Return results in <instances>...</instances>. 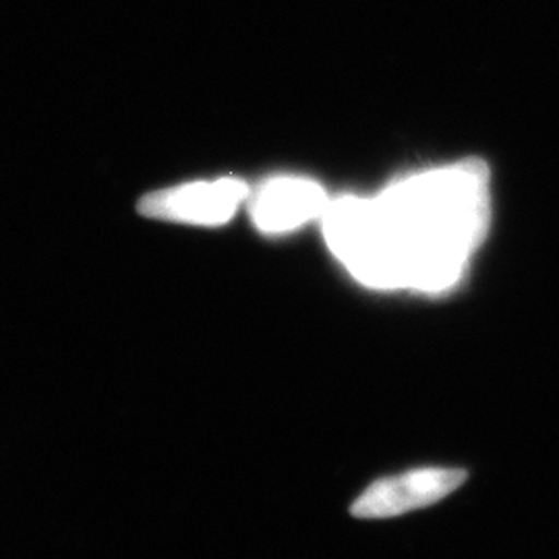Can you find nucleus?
I'll use <instances>...</instances> for the list:
<instances>
[{
  "instance_id": "obj_1",
  "label": "nucleus",
  "mask_w": 559,
  "mask_h": 559,
  "mask_svg": "<svg viewBox=\"0 0 559 559\" xmlns=\"http://www.w3.org/2000/svg\"><path fill=\"white\" fill-rule=\"evenodd\" d=\"M323 237L360 284L443 293L459 284L489 226V168L464 160L330 201Z\"/></svg>"
},
{
  "instance_id": "obj_2",
  "label": "nucleus",
  "mask_w": 559,
  "mask_h": 559,
  "mask_svg": "<svg viewBox=\"0 0 559 559\" xmlns=\"http://www.w3.org/2000/svg\"><path fill=\"white\" fill-rule=\"evenodd\" d=\"M466 480V471L425 466L369 485L353 503V516L362 520L396 519L429 508L452 496Z\"/></svg>"
},
{
  "instance_id": "obj_3",
  "label": "nucleus",
  "mask_w": 559,
  "mask_h": 559,
  "mask_svg": "<svg viewBox=\"0 0 559 559\" xmlns=\"http://www.w3.org/2000/svg\"><path fill=\"white\" fill-rule=\"evenodd\" d=\"M251 191L239 179L200 180L150 193L140 201V214L156 221L218 226L233 221Z\"/></svg>"
},
{
  "instance_id": "obj_4",
  "label": "nucleus",
  "mask_w": 559,
  "mask_h": 559,
  "mask_svg": "<svg viewBox=\"0 0 559 559\" xmlns=\"http://www.w3.org/2000/svg\"><path fill=\"white\" fill-rule=\"evenodd\" d=\"M330 200L316 180L280 177L249 195L251 221L265 235H284L302 224L321 221Z\"/></svg>"
}]
</instances>
